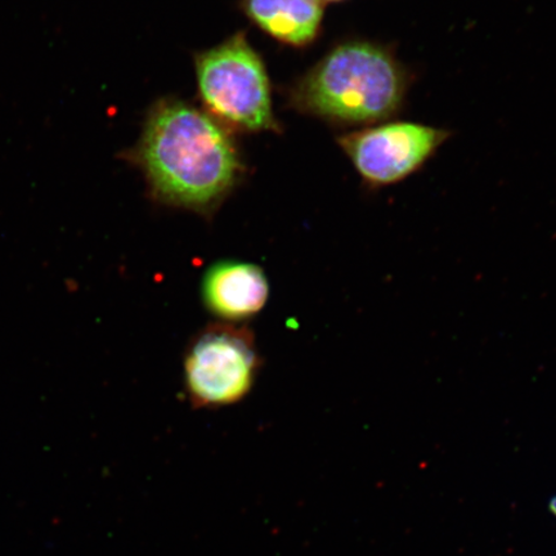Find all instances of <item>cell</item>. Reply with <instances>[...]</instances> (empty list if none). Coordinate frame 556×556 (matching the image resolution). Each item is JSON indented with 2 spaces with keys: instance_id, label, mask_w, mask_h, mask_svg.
Instances as JSON below:
<instances>
[{
  "instance_id": "cell-4",
  "label": "cell",
  "mask_w": 556,
  "mask_h": 556,
  "mask_svg": "<svg viewBox=\"0 0 556 556\" xmlns=\"http://www.w3.org/2000/svg\"><path fill=\"white\" fill-rule=\"evenodd\" d=\"M262 358L247 326L217 323L200 330L186 348L185 387L193 408L236 405L252 392Z\"/></svg>"
},
{
  "instance_id": "cell-3",
  "label": "cell",
  "mask_w": 556,
  "mask_h": 556,
  "mask_svg": "<svg viewBox=\"0 0 556 556\" xmlns=\"http://www.w3.org/2000/svg\"><path fill=\"white\" fill-rule=\"evenodd\" d=\"M201 99L215 121L241 130L276 128L269 80L260 54L243 34L198 55Z\"/></svg>"
},
{
  "instance_id": "cell-7",
  "label": "cell",
  "mask_w": 556,
  "mask_h": 556,
  "mask_svg": "<svg viewBox=\"0 0 556 556\" xmlns=\"http://www.w3.org/2000/svg\"><path fill=\"white\" fill-rule=\"evenodd\" d=\"M243 11L263 31L290 46H308L321 33V0H243Z\"/></svg>"
},
{
  "instance_id": "cell-5",
  "label": "cell",
  "mask_w": 556,
  "mask_h": 556,
  "mask_svg": "<svg viewBox=\"0 0 556 556\" xmlns=\"http://www.w3.org/2000/svg\"><path fill=\"white\" fill-rule=\"evenodd\" d=\"M451 137L448 129L392 119L340 136L338 144L366 189L378 191L421 172Z\"/></svg>"
},
{
  "instance_id": "cell-9",
  "label": "cell",
  "mask_w": 556,
  "mask_h": 556,
  "mask_svg": "<svg viewBox=\"0 0 556 556\" xmlns=\"http://www.w3.org/2000/svg\"><path fill=\"white\" fill-rule=\"evenodd\" d=\"M553 507H554V510L556 513V498H555V502L553 503Z\"/></svg>"
},
{
  "instance_id": "cell-6",
  "label": "cell",
  "mask_w": 556,
  "mask_h": 556,
  "mask_svg": "<svg viewBox=\"0 0 556 556\" xmlns=\"http://www.w3.org/2000/svg\"><path fill=\"white\" fill-rule=\"evenodd\" d=\"M201 301L220 323L240 325L266 307L269 282L254 263L225 260L215 262L201 280Z\"/></svg>"
},
{
  "instance_id": "cell-2",
  "label": "cell",
  "mask_w": 556,
  "mask_h": 556,
  "mask_svg": "<svg viewBox=\"0 0 556 556\" xmlns=\"http://www.w3.org/2000/svg\"><path fill=\"white\" fill-rule=\"evenodd\" d=\"M415 76L391 45L351 39L333 47L291 92L302 113L338 127L392 121L406 108Z\"/></svg>"
},
{
  "instance_id": "cell-8",
  "label": "cell",
  "mask_w": 556,
  "mask_h": 556,
  "mask_svg": "<svg viewBox=\"0 0 556 556\" xmlns=\"http://www.w3.org/2000/svg\"><path fill=\"white\" fill-rule=\"evenodd\" d=\"M326 2H333V3H337V2H343V0H326Z\"/></svg>"
},
{
  "instance_id": "cell-1",
  "label": "cell",
  "mask_w": 556,
  "mask_h": 556,
  "mask_svg": "<svg viewBox=\"0 0 556 556\" xmlns=\"http://www.w3.org/2000/svg\"><path fill=\"white\" fill-rule=\"evenodd\" d=\"M131 156L157 203L203 217L217 212L242 172L224 125L178 100L155 104Z\"/></svg>"
}]
</instances>
